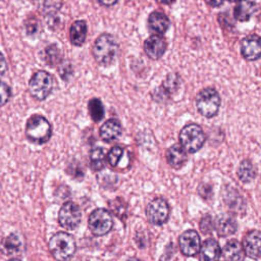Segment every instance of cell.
<instances>
[{"instance_id":"obj_12","label":"cell","mask_w":261,"mask_h":261,"mask_svg":"<svg viewBox=\"0 0 261 261\" xmlns=\"http://www.w3.org/2000/svg\"><path fill=\"white\" fill-rule=\"evenodd\" d=\"M166 50V41L159 35H152L144 42V51L148 57L157 60L163 56Z\"/></svg>"},{"instance_id":"obj_26","label":"cell","mask_w":261,"mask_h":261,"mask_svg":"<svg viewBox=\"0 0 261 261\" xmlns=\"http://www.w3.org/2000/svg\"><path fill=\"white\" fill-rule=\"evenodd\" d=\"M123 154V149L119 146H114L110 149L108 155H107V160L109 162V164L113 167L117 166L121 157Z\"/></svg>"},{"instance_id":"obj_35","label":"cell","mask_w":261,"mask_h":261,"mask_svg":"<svg viewBox=\"0 0 261 261\" xmlns=\"http://www.w3.org/2000/svg\"><path fill=\"white\" fill-rule=\"evenodd\" d=\"M157 2H159V3H161V4H170V3H172L174 0H156Z\"/></svg>"},{"instance_id":"obj_34","label":"cell","mask_w":261,"mask_h":261,"mask_svg":"<svg viewBox=\"0 0 261 261\" xmlns=\"http://www.w3.org/2000/svg\"><path fill=\"white\" fill-rule=\"evenodd\" d=\"M98 1L100 4L104 6H112L117 2V0H98Z\"/></svg>"},{"instance_id":"obj_11","label":"cell","mask_w":261,"mask_h":261,"mask_svg":"<svg viewBox=\"0 0 261 261\" xmlns=\"http://www.w3.org/2000/svg\"><path fill=\"white\" fill-rule=\"evenodd\" d=\"M261 45L260 37L256 34L245 37L241 44V52L245 59L249 61L257 60L260 57Z\"/></svg>"},{"instance_id":"obj_24","label":"cell","mask_w":261,"mask_h":261,"mask_svg":"<svg viewBox=\"0 0 261 261\" xmlns=\"http://www.w3.org/2000/svg\"><path fill=\"white\" fill-rule=\"evenodd\" d=\"M88 109H89V113L90 116L92 117V119L96 122L100 121L103 117H104V107L102 102L97 99V98H93L89 101L88 103Z\"/></svg>"},{"instance_id":"obj_7","label":"cell","mask_w":261,"mask_h":261,"mask_svg":"<svg viewBox=\"0 0 261 261\" xmlns=\"http://www.w3.org/2000/svg\"><path fill=\"white\" fill-rule=\"evenodd\" d=\"M88 226L94 236H105L112 229L113 226V218L111 213L104 208L95 209L89 216Z\"/></svg>"},{"instance_id":"obj_25","label":"cell","mask_w":261,"mask_h":261,"mask_svg":"<svg viewBox=\"0 0 261 261\" xmlns=\"http://www.w3.org/2000/svg\"><path fill=\"white\" fill-rule=\"evenodd\" d=\"M2 245H3V252L5 254H14L18 252L20 249V240L16 234L12 233L9 237H7L5 240H3Z\"/></svg>"},{"instance_id":"obj_14","label":"cell","mask_w":261,"mask_h":261,"mask_svg":"<svg viewBox=\"0 0 261 261\" xmlns=\"http://www.w3.org/2000/svg\"><path fill=\"white\" fill-rule=\"evenodd\" d=\"M237 227L238 225L234 217L227 213L219 215L214 222V228L220 237H228L233 234L237 230Z\"/></svg>"},{"instance_id":"obj_30","label":"cell","mask_w":261,"mask_h":261,"mask_svg":"<svg viewBox=\"0 0 261 261\" xmlns=\"http://www.w3.org/2000/svg\"><path fill=\"white\" fill-rule=\"evenodd\" d=\"M10 96H11L10 87L7 84L0 81V107L5 105L8 102Z\"/></svg>"},{"instance_id":"obj_13","label":"cell","mask_w":261,"mask_h":261,"mask_svg":"<svg viewBox=\"0 0 261 261\" xmlns=\"http://www.w3.org/2000/svg\"><path fill=\"white\" fill-rule=\"evenodd\" d=\"M260 232L259 230L249 231L243 239L242 249L244 254L254 260L259 259L260 257Z\"/></svg>"},{"instance_id":"obj_5","label":"cell","mask_w":261,"mask_h":261,"mask_svg":"<svg viewBox=\"0 0 261 261\" xmlns=\"http://www.w3.org/2000/svg\"><path fill=\"white\" fill-rule=\"evenodd\" d=\"M180 147L188 153L198 152L205 143V134L196 123L185 125L178 135Z\"/></svg>"},{"instance_id":"obj_29","label":"cell","mask_w":261,"mask_h":261,"mask_svg":"<svg viewBox=\"0 0 261 261\" xmlns=\"http://www.w3.org/2000/svg\"><path fill=\"white\" fill-rule=\"evenodd\" d=\"M200 229L205 234L212 232V230L214 229V221L211 216L207 215L202 218V220L200 222Z\"/></svg>"},{"instance_id":"obj_6","label":"cell","mask_w":261,"mask_h":261,"mask_svg":"<svg viewBox=\"0 0 261 261\" xmlns=\"http://www.w3.org/2000/svg\"><path fill=\"white\" fill-rule=\"evenodd\" d=\"M53 87V76L45 70L35 72L29 82L30 94L39 101L45 100L51 94Z\"/></svg>"},{"instance_id":"obj_31","label":"cell","mask_w":261,"mask_h":261,"mask_svg":"<svg viewBox=\"0 0 261 261\" xmlns=\"http://www.w3.org/2000/svg\"><path fill=\"white\" fill-rule=\"evenodd\" d=\"M7 70V63L4 56L0 53V77H2Z\"/></svg>"},{"instance_id":"obj_3","label":"cell","mask_w":261,"mask_h":261,"mask_svg":"<svg viewBox=\"0 0 261 261\" xmlns=\"http://www.w3.org/2000/svg\"><path fill=\"white\" fill-rule=\"evenodd\" d=\"M25 135L31 142L35 144H44L51 138L52 127L50 122L44 116L35 114L27 121Z\"/></svg>"},{"instance_id":"obj_20","label":"cell","mask_w":261,"mask_h":261,"mask_svg":"<svg viewBox=\"0 0 261 261\" xmlns=\"http://www.w3.org/2000/svg\"><path fill=\"white\" fill-rule=\"evenodd\" d=\"M87 37V23L84 20H75L69 30L70 42L74 46H82Z\"/></svg>"},{"instance_id":"obj_1","label":"cell","mask_w":261,"mask_h":261,"mask_svg":"<svg viewBox=\"0 0 261 261\" xmlns=\"http://www.w3.org/2000/svg\"><path fill=\"white\" fill-rule=\"evenodd\" d=\"M48 248L57 261H68L73 257L76 245L71 234L59 231L51 237L48 243Z\"/></svg>"},{"instance_id":"obj_28","label":"cell","mask_w":261,"mask_h":261,"mask_svg":"<svg viewBox=\"0 0 261 261\" xmlns=\"http://www.w3.org/2000/svg\"><path fill=\"white\" fill-rule=\"evenodd\" d=\"M61 4H62L61 0H44L43 8L47 14L52 15L59 11Z\"/></svg>"},{"instance_id":"obj_23","label":"cell","mask_w":261,"mask_h":261,"mask_svg":"<svg viewBox=\"0 0 261 261\" xmlns=\"http://www.w3.org/2000/svg\"><path fill=\"white\" fill-rule=\"evenodd\" d=\"M90 166L93 170H101L106 161V154L103 148L96 147L90 151Z\"/></svg>"},{"instance_id":"obj_18","label":"cell","mask_w":261,"mask_h":261,"mask_svg":"<svg viewBox=\"0 0 261 261\" xmlns=\"http://www.w3.org/2000/svg\"><path fill=\"white\" fill-rule=\"evenodd\" d=\"M166 160L171 167L180 168L186 164L188 157L186 151L180 146L173 145L166 151Z\"/></svg>"},{"instance_id":"obj_2","label":"cell","mask_w":261,"mask_h":261,"mask_svg":"<svg viewBox=\"0 0 261 261\" xmlns=\"http://www.w3.org/2000/svg\"><path fill=\"white\" fill-rule=\"evenodd\" d=\"M118 45L115 38L110 34L100 35L93 45V56L98 64L109 66L115 59Z\"/></svg>"},{"instance_id":"obj_8","label":"cell","mask_w":261,"mask_h":261,"mask_svg":"<svg viewBox=\"0 0 261 261\" xmlns=\"http://www.w3.org/2000/svg\"><path fill=\"white\" fill-rule=\"evenodd\" d=\"M82 220V210L80 206L71 201L64 203L58 213L59 224L68 230L76 228Z\"/></svg>"},{"instance_id":"obj_4","label":"cell","mask_w":261,"mask_h":261,"mask_svg":"<svg viewBox=\"0 0 261 261\" xmlns=\"http://www.w3.org/2000/svg\"><path fill=\"white\" fill-rule=\"evenodd\" d=\"M195 103L197 110L201 115L207 118H211L218 113L221 99L215 89L205 88L197 94Z\"/></svg>"},{"instance_id":"obj_10","label":"cell","mask_w":261,"mask_h":261,"mask_svg":"<svg viewBox=\"0 0 261 261\" xmlns=\"http://www.w3.org/2000/svg\"><path fill=\"white\" fill-rule=\"evenodd\" d=\"M178 245L181 253L185 256H196L201 248V239L199 233L194 229L184 231L178 238Z\"/></svg>"},{"instance_id":"obj_21","label":"cell","mask_w":261,"mask_h":261,"mask_svg":"<svg viewBox=\"0 0 261 261\" xmlns=\"http://www.w3.org/2000/svg\"><path fill=\"white\" fill-rule=\"evenodd\" d=\"M222 255L226 261H244V252L242 246L236 240H230L224 245Z\"/></svg>"},{"instance_id":"obj_22","label":"cell","mask_w":261,"mask_h":261,"mask_svg":"<svg viewBox=\"0 0 261 261\" xmlns=\"http://www.w3.org/2000/svg\"><path fill=\"white\" fill-rule=\"evenodd\" d=\"M237 175L241 181L245 184H249L256 177L257 169L250 160L245 159L239 165L237 170Z\"/></svg>"},{"instance_id":"obj_37","label":"cell","mask_w":261,"mask_h":261,"mask_svg":"<svg viewBox=\"0 0 261 261\" xmlns=\"http://www.w3.org/2000/svg\"><path fill=\"white\" fill-rule=\"evenodd\" d=\"M8 261H20L19 259H10V260H8Z\"/></svg>"},{"instance_id":"obj_19","label":"cell","mask_w":261,"mask_h":261,"mask_svg":"<svg viewBox=\"0 0 261 261\" xmlns=\"http://www.w3.org/2000/svg\"><path fill=\"white\" fill-rule=\"evenodd\" d=\"M148 24L152 32L156 34H163L169 28V19L164 13L154 11L149 15Z\"/></svg>"},{"instance_id":"obj_36","label":"cell","mask_w":261,"mask_h":261,"mask_svg":"<svg viewBox=\"0 0 261 261\" xmlns=\"http://www.w3.org/2000/svg\"><path fill=\"white\" fill-rule=\"evenodd\" d=\"M124 261H140V260H138V259H137V258H135V257H129V258L125 259Z\"/></svg>"},{"instance_id":"obj_9","label":"cell","mask_w":261,"mask_h":261,"mask_svg":"<svg viewBox=\"0 0 261 261\" xmlns=\"http://www.w3.org/2000/svg\"><path fill=\"white\" fill-rule=\"evenodd\" d=\"M169 205L162 198H155L146 207L148 221L154 225L164 224L169 217Z\"/></svg>"},{"instance_id":"obj_38","label":"cell","mask_w":261,"mask_h":261,"mask_svg":"<svg viewBox=\"0 0 261 261\" xmlns=\"http://www.w3.org/2000/svg\"><path fill=\"white\" fill-rule=\"evenodd\" d=\"M229 1H231V2H234V1H237V2H238L239 0H229Z\"/></svg>"},{"instance_id":"obj_27","label":"cell","mask_w":261,"mask_h":261,"mask_svg":"<svg viewBox=\"0 0 261 261\" xmlns=\"http://www.w3.org/2000/svg\"><path fill=\"white\" fill-rule=\"evenodd\" d=\"M59 57V51L58 48L55 45H50L45 49V55L44 59L48 64H54Z\"/></svg>"},{"instance_id":"obj_15","label":"cell","mask_w":261,"mask_h":261,"mask_svg":"<svg viewBox=\"0 0 261 261\" xmlns=\"http://www.w3.org/2000/svg\"><path fill=\"white\" fill-rule=\"evenodd\" d=\"M122 126L116 119H109L100 127V137L106 143H111L120 138Z\"/></svg>"},{"instance_id":"obj_32","label":"cell","mask_w":261,"mask_h":261,"mask_svg":"<svg viewBox=\"0 0 261 261\" xmlns=\"http://www.w3.org/2000/svg\"><path fill=\"white\" fill-rule=\"evenodd\" d=\"M37 24L38 22L36 20H34V22H29L27 24V31H28V34H33L36 32V29H37Z\"/></svg>"},{"instance_id":"obj_17","label":"cell","mask_w":261,"mask_h":261,"mask_svg":"<svg viewBox=\"0 0 261 261\" xmlns=\"http://www.w3.org/2000/svg\"><path fill=\"white\" fill-rule=\"evenodd\" d=\"M256 11V3L249 0H239L233 9V16L239 21H247L255 14Z\"/></svg>"},{"instance_id":"obj_16","label":"cell","mask_w":261,"mask_h":261,"mask_svg":"<svg viewBox=\"0 0 261 261\" xmlns=\"http://www.w3.org/2000/svg\"><path fill=\"white\" fill-rule=\"evenodd\" d=\"M200 261H217L220 254V246L214 239L206 240L200 248Z\"/></svg>"},{"instance_id":"obj_33","label":"cell","mask_w":261,"mask_h":261,"mask_svg":"<svg viewBox=\"0 0 261 261\" xmlns=\"http://www.w3.org/2000/svg\"><path fill=\"white\" fill-rule=\"evenodd\" d=\"M207 2V4H209L212 7H218L220 5L223 4L224 0H205Z\"/></svg>"}]
</instances>
